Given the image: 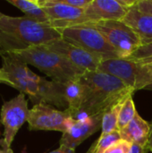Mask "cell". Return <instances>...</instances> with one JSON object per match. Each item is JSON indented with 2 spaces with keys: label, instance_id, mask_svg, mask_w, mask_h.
<instances>
[{
  "label": "cell",
  "instance_id": "obj_14",
  "mask_svg": "<svg viewBox=\"0 0 152 153\" xmlns=\"http://www.w3.org/2000/svg\"><path fill=\"white\" fill-rule=\"evenodd\" d=\"M32 103L34 105L44 103L67 109L68 104L65 96L64 83L56 81H47L44 77H41L38 95Z\"/></svg>",
  "mask_w": 152,
  "mask_h": 153
},
{
  "label": "cell",
  "instance_id": "obj_1",
  "mask_svg": "<svg viewBox=\"0 0 152 153\" xmlns=\"http://www.w3.org/2000/svg\"><path fill=\"white\" fill-rule=\"evenodd\" d=\"M60 38L59 31L50 24L25 15L13 17L4 14L0 19V53L24 50Z\"/></svg>",
  "mask_w": 152,
  "mask_h": 153
},
{
  "label": "cell",
  "instance_id": "obj_23",
  "mask_svg": "<svg viewBox=\"0 0 152 153\" xmlns=\"http://www.w3.org/2000/svg\"><path fill=\"white\" fill-rule=\"evenodd\" d=\"M128 59L142 65L152 64V41L142 44Z\"/></svg>",
  "mask_w": 152,
  "mask_h": 153
},
{
  "label": "cell",
  "instance_id": "obj_26",
  "mask_svg": "<svg viewBox=\"0 0 152 153\" xmlns=\"http://www.w3.org/2000/svg\"><path fill=\"white\" fill-rule=\"evenodd\" d=\"M62 1L67 5L80 8V9H84V10L91 2V0H62Z\"/></svg>",
  "mask_w": 152,
  "mask_h": 153
},
{
  "label": "cell",
  "instance_id": "obj_30",
  "mask_svg": "<svg viewBox=\"0 0 152 153\" xmlns=\"http://www.w3.org/2000/svg\"><path fill=\"white\" fill-rule=\"evenodd\" d=\"M148 147L150 152H152V126H151V135H150V140H149V143H148Z\"/></svg>",
  "mask_w": 152,
  "mask_h": 153
},
{
  "label": "cell",
  "instance_id": "obj_12",
  "mask_svg": "<svg viewBox=\"0 0 152 153\" xmlns=\"http://www.w3.org/2000/svg\"><path fill=\"white\" fill-rule=\"evenodd\" d=\"M140 66V63L128 58H109L100 62L98 71L116 77L135 91Z\"/></svg>",
  "mask_w": 152,
  "mask_h": 153
},
{
  "label": "cell",
  "instance_id": "obj_25",
  "mask_svg": "<svg viewBox=\"0 0 152 153\" xmlns=\"http://www.w3.org/2000/svg\"><path fill=\"white\" fill-rule=\"evenodd\" d=\"M135 5L142 13L152 15V0H138Z\"/></svg>",
  "mask_w": 152,
  "mask_h": 153
},
{
  "label": "cell",
  "instance_id": "obj_29",
  "mask_svg": "<svg viewBox=\"0 0 152 153\" xmlns=\"http://www.w3.org/2000/svg\"><path fill=\"white\" fill-rule=\"evenodd\" d=\"M48 153H75V150H72L65 146H59L58 149Z\"/></svg>",
  "mask_w": 152,
  "mask_h": 153
},
{
  "label": "cell",
  "instance_id": "obj_18",
  "mask_svg": "<svg viewBox=\"0 0 152 153\" xmlns=\"http://www.w3.org/2000/svg\"><path fill=\"white\" fill-rule=\"evenodd\" d=\"M7 2L24 13L26 17L42 23L50 24V19L39 4V0H7Z\"/></svg>",
  "mask_w": 152,
  "mask_h": 153
},
{
  "label": "cell",
  "instance_id": "obj_27",
  "mask_svg": "<svg viewBox=\"0 0 152 153\" xmlns=\"http://www.w3.org/2000/svg\"><path fill=\"white\" fill-rule=\"evenodd\" d=\"M150 152L148 146H142L136 143H132L128 153H148Z\"/></svg>",
  "mask_w": 152,
  "mask_h": 153
},
{
  "label": "cell",
  "instance_id": "obj_5",
  "mask_svg": "<svg viewBox=\"0 0 152 153\" xmlns=\"http://www.w3.org/2000/svg\"><path fill=\"white\" fill-rule=\"evenodd\" d=\"M28 100L25 94L19 93L12 100L4 102L0 112V122L4 127L0 146L7 153H13L11 148L18 131L28 121Z\"/></svg>",
  "mask_w": 152,
  "mask_h": 153
},
{
  "label": "cell",
  "instance_id": "obj_13",
  "mask_svg": "<svg viewBox=\"0 0 152 153\" xmlns=\"http://www.w3.org/2000/svg\"><path fill=\"white\" fill-rule=\"evenodd\" d=\"M84 12L93 23L99 21H123L128 10L118 0H91Z\"/></svg>",
  "mask_w": 152,
  "mask_h": 153
},
{
  "label": "cell",
  "instance_id": "obj_28",
  "mask_svg": "<svg viewBox=\"0 0 152 153\" xmlns=\"http://www.w3.org/2000/svg\"><path fill=\"white\" fill-rule=\"evenodd\" d=\"M0 83H4V84L13 88V85L12 82L10 81L8 75L6 74V73L2 68H0Z\"/></svg>",
  "mask_w": 152,
  "mask_h": 153
},
{
  "label": "cell",
  "instance_id": "obj_32",
  "mask_svg": "<svg viewBox=\"0 0 152 153\" xmlns=\"http://www.w3.org/2000/svg\"><path fill=\"white\" fill-rule=\"evenodd\" d=\"M4 14L3 13H1V12H0V19H1V18H2V17L4 16Z\"/></svg>",
  "mask_w": 152,
  "mask_h": 153
},
{
  "label": "cell",
  "instance_id": "obj_2",
  "mask_svg": "<svg viewBox=\"0 0 152 153\" xmlns=\"http://www.w3.org/2000/svg\"><path fill=\"white\" fill-rule=\"evenodd\" d=\"M81 81L88 86L89 92L76 120L103 114L113 104L134 92L116 77L99 71L85 72Z\"/></svg>",
  "mask_w": 152,
  "mask_h": 153
},
{
  "label": "cell",
  "instance_id": "obj_16",
  "mask_svg": "<svg viewBox=\"0 0 152 153\" xmlns=\"http://www.w3.org/2000/svg\"><path fill=\"white\" fill-rule=\"evenodd\" d=\"M151 132V125L137 113L129 125L120 131V134L122 140L130 143L148 146Z\"/></svg>",
  "mask_w": 152,
  "mask_h": 153
},
{
  "label": "cell",
  "instance_id": "obj_8",
  "mask_svg": "<svg viewBox=\"0 0 152 153\" xmlns=\"http://www.w3.org/2000/svg\"><path fill=\"white\" fill-rule=\"evenodd\" d=\"M75 119L66 110H58L50 105L39 103L29 111L28 125L30 131H56L65 134Z\"/></svg>",
  "mask_w": 152,
  "mask_h": 153
},
{
  "label": "cell",
  "instance_id": "obj_6",
  "mask_svg": "<svg viewBox=\"0 0 152 153\" xmlns=\"http://www.w3.org/2000/svg\"><path fill=\"white\" fill-rule=\"evenodd\" d=\"M92 24L116 49L119 58H129L142 45L138 34L123 21H99Z\"/></svg>",
  "mask_w": 152,
  "mask_h": 153
},
{
  "label": "cell",
  "instance_id": "obj_9",
  "mask_svg": "<svg viewBox=\"0 0 152 153\" xmlns=\"http://www.w3.org/2000/svg\"><path fill=\"white\" fill-rule=\"evenodd\" d=\"M50 19V25L56 29L82 23H92L85 15L84 9L73 7L62 0H39Z\"/></svg>",
  "mask_w": 152,
  "mask_h": 153
},
{
  "label": "cell",
  "instance_id": "obj_15",
  "mask_svg": "<svg viewBox=\"0 0 152 153\" xmlns=\"http://www.w3.org/2000/svg\"><path fill=\"white\" fill-rule=\"evenodd\" d=\"M141 38L142 44L152 41V15L142 13L136 5L130 8L123 20Z\"/></svg>",
  "mask_w": 152,
  "mask_h": 153
},
{
  "label": "cell",
  "instance_id": "obj_20",
  "mask_svg": "<svg viewBox=\"0 0 152 153\" xmlns=\"http://www.w3.org/2000/svg\"><path fill=\"white\" fill-rule=\"evenodd\" d=\"M138 112L136 111L135 105L133 100V95L128 96L120 109L119 116H118V121H117V130L120 132L125 127H126L129 123L134 118Z\"/></svg>",
  "mask_w": 152,
  "mask_h": 153
},
{
  "label": "cell",
  "instance_id": "obj_3",
  "mask_svg": "<svg viewBox=\"0 0 152 153\" xmlns=\"http://www.w3.org/2000/svg\"><path fill=\"white\" fill-rule=\"evenodd\" d=\"M11 53L16 55L27 65H31L47 74L52 81L62 83L79 81L87 72L43 45Z\"/></svg>",
  "mask_w": 152,
  "mask_h": 153
},
{
  "label": "cell",
  "instance_id": "obj_22",
  "mask_svg": "<svg viewBox=\"0 0 152 153\" xmlns=\"http://www.w3.org/2000/svg\"><path fill=\"white\" fill-rule=\"evenodd\" d=\"M139 90L152 91V64H141L135 85V91Z\"/></svg>",
  "mask_w": 152,
  "mask_h": 153
},
{
  "label": "cell",
  "instance_id": "obj_7",
  "mask_svg": "<svg viewBox=\"0 0 152 153\" xmlns=\"http://www.w3.org/2000/svg\"><path fill=\"white\" fill-rule=\"evenodd\" d=\"M2 57V69L6 73L13 88L21 93L28 95L32 102L39 92L40 76L34 74L28 65L11 52L0 53Z\"/></svg>",
  "mask_w": 152,
  "mask_h": 153
},
{
  "label": "cell",
  "instance_id": "obj_33",
  "mask_svg": "<svg viewBox=\"0 0 152 153\" xmlns=\"http://www.w3.org/2000/svg\"><path fill=\"white\" fill-rule=\"evenodd\" d=\"M22 153H26V152H25V151H23V152H22Z\"/></svg>",
  "mask_w": 152,
  "mask_h": 153
},
{
  "label": "cell",
  "instance_id": "obj_10",
  "mask_svg": "<svg viewBox=\"0 0 152 153\" xmlns=\"http://www.w3.org/2000/svg\"><path fill=\"white\" fill-rule=\"evenodd\" d=\"M43 46L63 56L71 63L85 71H98L99 65L103 60L100 56L73 45L63 38L50 41Z\"/></svg>",
  "mask_w": 152,
  "mask_h": 153
},
{
  "label": "cell",
  "instance_id": "obj_11",
  "mask_svg": "<svg viewBox=\"0 0 152 153\" xmlns=\"http://www.w3.org/2000/svg\"><path fill=\"white\" fill-rule=\"evenodd\" d=\"M102 117L103 114H99L81 120L75 119L70 129L63 134L59 141L60 146L75 150L86 139L101 129Z\"/></svg>",
  "mask_w": 152,
  "mask_h": 153
},
{
  "label": "cell",
  "instance_id": "obj_31",
  "mask_svg": "<svg viewBox=\"0 0 152 153\" xmlns=\"http://www.w3.org/2000/svg\"><path fill=\"white\" fill-rule=\"evenodd\" d=\"M0 153H7L5 151H4L3 149H0Z\"/></svg>",
  "mask_w": 152,
  "mask_h": 153
},
{
  "label": "cell",
  "instance_id": "obj_4",
  "mask_svg": "<svg viewBox=\"0 0 152 153\" xmlns=\"http://www.w3.org/2000/svg\"><path fill=\"white\" fill-rule=\"evenodd\" d=\"M56 30L65 40L100 56L103 60L119 58L116 49L92 23L77 24Z\"/></svg>",
  "mask_w": 152,
  "mask_h": 153
},
{
  "label": "cell",
  "instance_id": "obj_21",
  "mask_svg": "<svg viewBox=\"0 0 152 153\" xmlns=\"http://www.w3.org/2000/svg\"><path fill=\"white\" fill-rule=\"evenodd\" d=\"M121 139V134L118 130L105 135H100V137L96 141L95 144H93L90 150L92 153H104L109 147L114 145Z\"/></svg>",
  "mask_w": 152,
  "mask_h": 153
},
{
  "label": "cell",
  "instance_id": "obj_24",
  "mask_svg": "<svg viewBox=\"0 0 152 153\" xmlns=\"http://www.w3.org/2000/svg\"><path fill=\"white\" fill-rule=\"evenodd\" d=\"M131 145L132 143L121 139L114 145L109 147L104 153H128Z\"/></svg>",
  "mask_w": 152,
  "mask_h": 153
},
{
  "label": "cell",
  "instance_id": "obj_17",
  "mask_svg": "<svg viewBox=\"0 0 152 153\" xmlns=\"http://www.w3.org/2000/svg\"><path fill=\"white\" fill-rule=\"evenodd\" d=\"M65 96L68 104L66 109L75 119L88 96L89 88L81 80L71 81L64 83Z\"/></svg>",
  "mask_w": 152,
  "mask_h": 153
},
{
  "label": "cell",
  "instance_id": "obj_19",
  "mask_svg": "<svg viewBox=\"0 0 152 153\" xmlns=\"http://www.w3.org/2000/svg\"><path fill=\"white\" fill-rule=\"evenodd\" d=\"M125 99L113 104L109 108H108L103 113L100 135H105V134H108L109 133H112L117 130V121H118L119 112Z\"/></svg>",
  "mask_w": 152,
  "mask_h": 153
}]
</instances>
